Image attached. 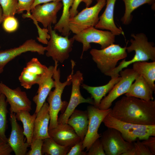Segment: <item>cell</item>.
I'll return each mask as SVG.
<instances>
[{
	"label": "cell",
	"mask_w": 155,
	"mask_h": 155,
	"mask_svg": "<svg viewBox=\"0 0 155 155\" xmlns=\"http://www.w3.org/2000/svg\"><path fill=\"white\" fill-rule=\"evenodd\" d=\"M125 122L142 125H155V100L123 97L108 114Z\"/></svg>",
	"instance_id": "1"
},
{
	"label": "cell",
	"mask_w": 155,
	"mask_h": 155,
	"mask_svg": "<svg viewBox=\"0 0 155 155\" xmlns=\"http://www.w3.org/2000/svg\"><path fill=\"white\" fill-rule=\"evenodd\" d=\"M54 69L53 78L55 82V89L51 91L47 98L49 105V112L50 120L49 129L56 127L58 124V114L60 111H65L68 104L65 101H63L61 96L65 87L71 84L72 76L74 74V67L75 65L74 61L71 60V71L68 76L66 80L63 82L60 81V70L57 68L58 62L55 61Z\"/></svg>",
	"instance_id": "2"
},
{
	"label": "cell",
	"mask_w": 155,
	"mask_h": 155,
	"mask_svg": "<svg viewBox=\"0 0 155 155\" xmlns=\"http://www.w3.org/2000/svg\"><path fill=\"white\" fill-rule=\"evenodd\" d=\"M131 36L134 39H131V44L128 47H126V50L128 53L134 51V56L131 59L128 61L124 59L117 66L106 75L111 78L120 76V71L136 62L147 61L149 60L155 61V47L152 42L148 41L146 35L141 33L136 34H132Z\"/></svg>",
	"instance_id": "3"
},
{
	"label": "cell",
	"mask_w": 155,
	"mask_h": 155,
	"mask_svg": "<svg viewBox=\"0 0 155 155\" xmlns=\"http://www.w3.org/2000/svg\"><path fill=\"white\" fill-rule=\"evenodd\" d=\"M107 128L115 129L121 133L124 139L133 142L137 139L144 140L155 136V125H142L123 121L108 114L102 121Z\"/></svg>",
	"instance_id": "4"
},
{
	"label": "cell",
	"mask_w": 155,
	"mask_h": 155,
	"mask_svg": "<svg viewBox=\"0 0 155 155\" xmlns=\"http://www.w3.org/2000/svg\"><path fill=\"white\" fill-rule=\"evenodd\" d=\"M126 47L113 43L100 50L92 49L90 53L98 69L106 75L116 67L119 61L127 57Z\"/></svg>",
	"instance_id": "5"
},
{
	"label": "cell",
	"mask_w": 155,
	"mask_h": 155,
	"mask_svg": "<svg viewBox=\"0 0 155 155\" xmlns=\"http://www.w3.org/2000/svg\"><path fill=\"white\" fill-rule=\"evenodd\" d=\"M47 29L50 37L45 47L46 55L51 57L54 61L62 63L69 57L74 39L73 37L69 38L68 36L59 35L55 30L53 29L51 25L49 26Z\"/></svg>",
	"instance_id": "6"
},
{
	"label": "cell",
	"mask_w": 155,
	"mask_h": 155,
	"mask_svg": "<svg viewBox=\"0 0 155 155\" xmlns=\"http://www.w3.org/2000/svg\"><path fill=\"white\" fill-rule=\"evenodd\" d=\"M106 5V0H97L94 6L86 7L70 18L69 27L70 31L76 34L86 28L95 27L99 20V14Z\"/></svg>",
	"instance_id": "7"
},
{
	"label": "cell",
	"mask_w": 155,
	"mask_h": 155,
	"mask_svg": "<svg viewBox=\"0 0 155 155\" xmlns=\"http://www.w3.org/2000/svg\"><path fill=\"white\" fill-rule=\"evenodd\" d=\"M115 36L110 31H103L94 27L86 28L73 36L75 40L82 43V51L80 57L82 58L83 53L91 48V43L99 44L101 49H104L115 42Z\"/></svg>",
	"instance_id": "8"
},
{
	"label": "cell",
	"mask_w": 155,
	"mask_h": 155,
	"mask_svg": "<svg viewBox=\"0 0 155 155\" xmlns=\"http://www.w3.org/2000/svg\"><path fill=\"white\" fill-rule=\"evenodd\" d=\"M120 80L114 86L108 94L101 100L99 109L106 110L110 108L117 98L126 93L136 77L139 74L132 69L127 68L119 72Z\"/></svg>",
	"instance_id": "9"
},
{
	"label": "cell",
	"mask_w": 155,
	"mask_h": 155,
	"mask_svg": "<svg viewBox=\"0 0 155 155\" xmlns=\"http://www.w3.org/2000/svg\"><path fill=\"white\" fill-rule=\"evenodd\" d=\"M106 155H122L134 148L133 142L125 140L118 130L108 128L100 139Z\"/></svg>",
	"instance_id": "10"
},
{
	"label": "cell",
	"mask_w": 155,
	"mask_h": 155,
	"mask_svg": "<svg viewBox=\"0 0 155 155\" xmlns=\"http://www.w3.org/2000/svg\"><path fill=\"white\" fill-rule=\"evenodd\" d=\"M84 80L83 73L79 70L76 71L72 76V89L69 102L64 112L58 118V124L67 123L69 117L79 104L88 103L93 105L94 100L92 98H84L80 91V86Z\"/></svg>",
	"instance_id": "11"
},
{
	"label": "cell",
	"mask_w": 155,
	"mask_h": 155,
	"mask_svg": "<svg viewBox=\"0 0 155 155\" xmlns=\"http://www.w3.org/2000/svg\"><path fill=\"white\" fill-rule=\"evenodd\" d=\"M112 108L101 110L92 105L87 107L88 118L87 131L83 141V149L88 150L94 142L100 137L98 133L99 128L105 117L109 114Z\"/></svg>",
	"instance_id": "12"
},
{
	"label": "cell",
	"mask_w": 155,
	"mask_h": 155,
	"mask_svg": "<svg viewBox=\"0 0 155 155\" xmlns=\"http://www.w3.org/2000/svg\"><path fill=\"white\" fill-rule=\"evenodd\" d=\"M63 7L61 2H52L36 5L30 11V14H24V18H29L41 23L44 28L57 23V14Z\"/></svg>",
	"instance_id": "13"
},
{
	"label": "cell",
	"mask_w": 155,
	"mask_h": 155,
	"mask_svg": "<svg viewBox=\"0 0 155 155\" xmlns=\"http://www.w3.org/2000/svg\"><path fill=\"white\" fill-rule=\"evenodd\" d=\"M3 94L10 106V113H16L22 111L32 110V103L26 93L20 87L12 89L0 81V94Z\"/></svg>",
	"instance_id": "14"
},
{
	"label": "cell",
	"mask_w": 155,
	"mask_h": 155,
	"mask_svg": "<svg viewBox=\"0 0 155 155\" xmlns=\"http://www.w3.org/2000/svg\"><path fill=\"white\" fill-rule=\"evenodd\" d=\"M45 51V47L35 40H28L18 47L0 51V67L3 68L9 61L23 53L31 52L43 55Z\"/></svg>",
	"instance_id": "15"
},
{
	"label": "cell",
	"mask_w": 155,
	"mask_h": 155,
	"mask_svg": "<svg viewBox=\"0 0 155 155\" xmlns=\"http://www.w3.org/2000/svg\"><path fill=\"white\" fill-rule=\"evenodd\" d=\"M47 67L36 58H33L26 64L19 77L21 85L26 89L37 84Z\"/></svg>",
	"instance_id": "16"
},
{
	"label": "cell",
	"mask_w": 155,
	"mask_h": 155,
	"mask_svg": "<svg viewBox=\"0 0 155 155\" xmlns=\"http://www.w3.org/2000/svg\"><path fill=\"white\" fill-rule=\"evenodd\" d=\"M54 69L53 65L47 67L37 84L38 85L37 94L32 99L36 104L35 113H36L45 102L51 90L55 87V82L53 78Z\"/></svg>",
	"instance_id": "17"
},
{
	"label": "cell",
	"mask_w": 155,
	"mask_h": 155,
	"mask_svg": "<svg viewBox=\"0 0 155 155\" xmlns=\"http://www.w3.org/2000/svg\"><path fill=\"white\" fill-rule=\"evenodd\" d=\"M10 115L11 129L7 143L16 155H26L30 146L25 142L23 130L17 122L15 113H10Z\"/></svg>",
	"instance_id": "18"
},
{
	"label": "cell",
	"mask_w": 155,
	"mask_h": 155,
	"mask_svg": "<svg viewBox=\"0 0 155 155\" xmlns=\"http://www.w3.org/2000/svg\"><path fill=\"white\" fill-rule=\"evenodd\" d=\"M49 135L58 144L71 148L81 140L73 128L67 123L58 124L55 127L48 129Z\"/></svg>",
	"instance_id": "19"
},
{
	"label": "cell",
	"mask_w": 155,
	"mask_h": 155,
	"mask_svg": "<svg viewBox=\"0 0 155 155\" xmlns=\"http://www.w3.org/2000/svg\"><path fill=\"white\" fill-rule=\"evenodd\" d=\"M106 7L94 27L98 29L109 30L115 36L124 35L122 29L117 27L114 19V11L116 0H106Z\"/></svg>",
	"instance_id": "20"
},
{
	"label": "cell",
	"mask_w": 155,
	"mask_h": 155,
	"mask_svg": "<svg viewBox=\"0 0 155 155\" xmlns=\"http://www.w3.org/2000/svg\"><path fill=\"white\" fill-rule=\"evenodd\" d=\"M50 120L49 105L45 102L37 113L34 122L32 139L44 140L50 137L48 133Z\"/></svg>",
	"instance_id": "21"
},
{
	"label": "cell",
	"mask_w": 155,
	"mask_h": 155,
	"mask_svg": "<svg viewBox=\"0 0 155 155\" xmlns=\"http://www.w3.org/2000/svg\"><path fill=\"white\" fill-rule=\"evenodd\" d=\"M132 84L125 96L136 97L146 100H154L153 91L145 80L139 74Z\"/></svg>",
	"instance_id": "22"
},
{
	"label": "cell",
	"mask_w": 155,
	"mask_h": 155,
	"mask_svg": "<svg viewBox=\"0 0 155 155\" xmlns=\"http://www.w3.org/2000/svg\"><path fill=\"white\" fill-rule=\"evenodd\" d=\"M67 123L71 126L83 141L86 134L88 124L87 110L75 109L69 118Z\"/></svg>",
	"instance_id": "23"
},
{
	"label": "cell",
	"mask_w": 155,
	"mask_h": 155,
	"mask_svg": "<svg viewBox=\"0 0 155 155\" xmlns=\"http://www.w3.org/2000/svg\"><path fill=\"white\" fill-rule=\"evenodd\" d=\"M120 78V76L111 78L108 83L100 86H92L83 83L81 86L91 94L94 100L93 105L98 108L103 97L106 96Z\"/></svg>",
	"instance_id": "24"
},
{
	"label": "cell",
	"mask_w": 155,
	"mask_h": 155,
	"mask_svg": "<svg viewBox=\"0 0 155 155\" xmlns=\"http://www.w3.org/2000/svg\"><path fill=\"white\" fill-rule=\"evenodd\" d=\"M132 69L141 75L150 86L153 91L155 90V61L148 62L139 61L133 63Z\"/></svg>",
	"instance_id": "25"
},
{
	"label": "cell",
	"mask_w": 155,
	"mask_h": 155,
	"mask_svg": "<svg viewBox=\"0 0 155 155\" xmlns=\"http://www.w3.org/2000/svg\"><path fill=\"white\" fill-rule=\"evenodd\" d=\"M36 115L35 113L31 115L29 111H21L15 115L17 120L22 123L23 133L26 137V142L30 146L33 138L34 123Z\"/></svg>",
	"instance_id": "26"
},
{
	"label": "cell",
	"mask_w": 155,
	"mask_h": 155,
	"mask_svg": "<svg viewBox=\"0 0 155 155\" xmlns=\"http://www.w3.org/2000/svg\"><path fill=\"white\" fill-rule=\"evenodd\" d=\"M74 0H62L63 9L61 16L55 24L54 29L57 30L64 36H68L70 34L69 21L70 18V10Z\"/></svg>",
	"instance_id": "27"
},
{
	"label": "cell",
	"mask_w": 155,
	"mask_h": 155,
	"mask_svg": "<svg viewBox=\"0 0 155 155\" xmlns=\"http://www.w3.org/2000/svg\"><path fill=\"white\" fill-rule=\"evenodd\" d=\"M125 7V11L121 19L123 24L128 25L131 22L133 16L131 13L135 9L146 4L151 5L154 3L155 0H122Z\"/></svg>",
	"instance_id": "28"
},
{
	"label": "cell",
	"mask_w": 155,
	"mask_h": 155,
	"mask_svg": "<svg viewBox=\"0 0 155 155\" xmlns=\"http://www.w3.org/2000/svg\"><path fill=\"white\" fill-rule=\"evenodd\" d=\"M70 148L60 145L49 137L43 140L42 152V155H66Z\"/></svg>",
	"instance_id": "29"
},
{
	"label": "cell",
	"mask_w": 155,
	"mask_h": 155,
	"mask_svg": "<svg viewBox=\"0 0 155 155\" xmlns=\"http://www.w3.org/2000/svg\"><path fill=\"white\" fill-rule=\"evenodd\" d=\"M5 96L0 94V141L7 143L8 138L5 135L7 128V102Z\"/></svg>",
	"instance_id": "30"
},
{
	"label": "cell",
	"mask_w": 155,
	"mask_h": 155,
	"mask_svg": "<svg viewBox=\"0 0 155 155\" xmlns=\"http://www.w3.org/2000/svg\"><path fill=\"white\" fill-rule=\"evenodd\" d=\"M18 0H0V5L3 11V20L9 16L17 13Z\"/></svg>",
	"instance_id": "31"
},
{
	"label": "cell",
	"mask_w": 155,
	"mask_h": 155,
	"mask_svg": "<svg viewBox=\"0 0 155 155\" xmlns=\"http://www.w3.org/2000/svg\"><path fill=\"white\" fill-rule=\"evenodd\" d=\"M19 25L18 21L14 16H9L4 19L2 26L6 32L11 33L18 29Z\"/></svg>",
	"instance_id": "32"
},
{
	"label": "cell",
	"mask_w": 155,
	"mask_h": 155,
	"mask_svg": "<svg viewBox=\"0 0 155 155\" xmlns=\"http://www.w3.org/2000/svg\"><path fill=\"white\" fill-rule=\"evenodd\" d=\"M43 140L40 138L32 139L30 150L27 152L26 155H42V146Z\"/></svg>",
	"instance_id": "33"
},
{
	"label": "cell",
	"mask_w": 155,
	"mask_h": 155,
	"mask_svg": "<svg viewBox=\"0 0 155 155\" xmlns=\"http://www.w3.org/2000/svg\"><path fill=\"white\" fill-rule=\"evenodd\" d=\"M86 155H106L102 144L98 138L92 144Z\"/></svg>",
	"instance_id": "34"
},
{
	"label": "cell",
	"mask_w": 155,
	"mask_h": 155,
	"mask_svg": "<svg viewBox=\"0 0 155 155\" xmlns=\"http://www.w3.org/2000/svg\"><path fill=\"white\" fill-rule=\"evenodd\" d=\"M17 13H22L24 11H27L26 14H31V9L35 0H18Z\"/></svg>",
	"instance_id": "35"
},
{
	"label": "cell",
	"mask_w": 155,
	"mask_h": 155,
	"mask_svg": "<svg viewBox=\"0 0 155 155\" xmlns=\"http://www.w3.org/2000/svg\"><path fill=\"white\" fill-rule=\"evenodd\" d=\"M135 155H152L148 148L139 140L133 143Z\"/></svg>",
	"instance_id": "36"
},
{
	"label": "cell",
	"mask_w": 155,
	"mask_h": 155,
	"mask_svg": "<svg viewBox=\"0 0 155 155\" xmlns=\"http://www.w3.org/2000/svg\"><path fill=\"white\" fill-rule=\"evenodd\" d=\"M83 150V141L81 140L71 147L66 155H86V152Z\"/></svg>",
	"instance_id": "37"
},
{
	"label": "cell",
	"mask_w": 155,
	"mask_h": 155,
	"mask_svg": "<svg viewBox=\"0 0 155 155\" xmlns=\"http://www.w3.org/2000/svg\"><path fill=\"white\" fill-rule=\"evenodd\" d=\"M142 143L149 149L152 155H155V137L150 136L148 138L143 140Z\"/></svg>",
	"instance_id": "38"
},
{
	"label": "cell",
	"mask_w": 155,
	"mask_h": 155,
	"mask_svg": "<svg viewBox=\"0 0 155 155\" xmlns=\"http://www.w3.org/2000/svg\"><path fill=\"white\" fill-rule=\"evenodd\" d=\"M12 151L7 143L0 141V155H10Z\"/></svg>",
	"instance_id": "39"
},
{
	"label": "cell",
	"mask_w": 155,
	"mask_h": 155,
	"mask_svg": "<svg viewBox=\"0 0 155 155\" xmlns=\"http://www.w3.org/2000/svg\"><path fill=\"white\" fill-rule=\"evenodd\" d=\"M82 0H74L73 3L70 10V18H72L78 13V7Z\"/></svg>",
	"instance_id": "40"
},
{
	"label": "cell",
	"mask_w": 155,
	"mask_h": 155,
	"mask_svg": "<svg viewBox=\"0 0 155 155\" xmlns=\"http://www.w3.org/2000/svg\"><path fill=\"white\" fill-rule=\"evenodd\" d=\"M62 0H35L31 9V10L36 5L48 3L52 1V2H61Z\"/></svg>",
	"instance_id": "41"
},
{
	"label": "cell",
	"mask_w": 155,
	"mask_h": 155,
	"mask_svg": "<svg viewBox=\"0 0 155 155\" xmlns=\"http://www.w3.org/2000/svg\"><path fill=\"white\" fill-rule=\"evenodd\" d=\"M82 2L84 3L86 7H88L92 3V0H82Z\"/></svg>",
	"instance_id": "42"
},
{
	"label": "cell",
	"mask_w": 155,
	"mask_h": 155,
	"mask_svg": "<svg viewBox=\"0 0 155 155\" xmlns=\"http://www.w3.org/2000/svg\"><path fill=\"white\" fill-rule=\"evenodd\" d=\"M3 21V11L1 6L0 5V24Z\"/></svg>",
	"instance_id": "43"
},
{
	"label": "cell",
	"mask_w": 155,
	"mask_h": 155,
	"mask_svg": "<svg viewBox=\"0 0 155 155\" xmlns=\"http://www.w3.org/2000/svg\"><path fill=\"white\" fill-rule=\"evenodd\" d=\"M3 71V68L0 67V73H2Z\"/></svg>",
	"instance_id": "44"
},
{
	"label": "cell",
	"mask_w": 155,
	"mask_h": 155,
	"mask_svg": "<svg viewBox=\"0 0 155 155\" xmlns=\"http://www.w3.org/2000/svg\"><path fill=\"white\" fill-rule=\"evenodd\" d=\"M1 48V46H0V49Z\"/></svg>",
	"instance_id": "45"
}]
</instances>
